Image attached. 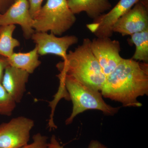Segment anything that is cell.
Instances as JSON below:
<instances>
[{"mask_svg": "<svg viewBox=\"0 0 148 148\" xmlns=\"http://www.w3.org/2000/svg\"><path fill=\"white\" fill-rule=\"evenodd\" d=\"M101 93L126 107H140L138 97L148 95V63L122 58L106 76Z\"/></svg>", "mask_w": 148, "mask_h": 148, "instance_id": "cell-1", "label": "cell"}, {"mask_svg": "<svg viewBox=\"0 0 148 148\" xmlns=\"http://www.w3.org/2000/svg\"><path fill=\"white\" fill-rule=\"evenodd\" d=\"M91 40L84 39L81 45L70 51L56 65L61 73L73 77L93 90L101 91L106 76L90 48Z\"/></svg>", "mask_w": 148, "mask_h": 148, "instance_id": "cell-2", "label": "cell"}, {"mask_svg": "<svg viewBox=\"0 0 148 148\" xmlns=\"http://www.w3.org/2000/svg\"><path fill=\"white\" fill-rule=\"evenodd\" d=\"M57 77L60 86L67 90L73 103V110L65 122L66 125L71 124L77 115L87 110H98L109 116L114 115L119 110L120 107L107 104L100 91L93 90L70 76L60 73Z\"/></svg>", "mask_w": 148, "mask_h": 148, "instance_id": "cell-3", "label": "cell"}, {"mask_svg": "<svg viewBox=\"0 0 148 148\" xmlns=\"http://www.w3.org/2000/svg\"><path fill=\"white\" fill-rule=\"evenodd\" d=\"M76 21L66 0H47L33 18V28L36 32H51L61 36Z\"/></svg>", "mask_w": 148, "mask_h": 148, "instance_id": "cell-4", "label": "cell"}, {"mask_svg": "<svg viewBox=\"0 0 148 148\" xmlns=\"http://www.w3.org/2000/svg\"><path fill=\"white\" fill-rule=\"evenodd\" d=\"M34 122L23 116L0 124V148H20L28 144Z\"/></svg>", "mask_w": 148, "mask_h": 148, "instance_id": "cell-5", "label": "cell"}, {"mask_svg": "<svg viewBox=\"0 0 148 148\" xmlns=\"http://www.w3.org/2000/svg\"><path fill=\"white\" fill-rule=\"evenodd\" d=\"M90 46L106 76L113 71L122 59L120 54V43L116 40L97 37L91 40Z\"/></svg>", "mask_w": 148, "mask_h": 148, "instance_id": "cell-6", "label": "cell"}, {"mask_svg": "<svg viewBox=\"0 0 148 148\" xmlns=\"http://www.w3.org/2000/svg\"><path fill=\"white\" fill-rule=\"evenodd\" d=\"M148 29V0H141L114 24L113 33L123 36Z\"/></svg>", "mask_w": 148, "mask_h": 148, "instance_id": "cell-7", "label": "cell"}, {"mask_svg": "<svg viewBox=\"0 0 148 148\" xmlns=\"http://www.w3.org/2000/svg\"><path fill=\"white\" fill-rule=\"evenodd\" d=\"M31 38L36 43L39 55L54 54L63 60L66 58L69 48L78 42V38L75 36L58 37L53 33L47 32H34Z\"/></svg>", "mask_w": 148, "mask_h": 148, "instance_id": "cell-8", "label": "cell"}, {"mask_svg": "<svg viewBox=\"0 0 148 148\" xmlns=\"http://www.w3.org/2000/svg\"><path fill=\"white\" fill-rule=\"evenodd\" d=\"M140 1L120 0L108 13L103 14L93 19L86 27L97 38H110L113 34V27L115 23Z\"/></svg>", "mask_w": 148, "mask_h": 148, "instance_id": "cell-9", "label": "cell"}, {"mask_svg": "<svg viewBox=\"0 0 148 148\" xmlns=\"http://www.w3.org/2000/svg\"><path fill=\"white\" fill-rule=\"evenodd\" d=\"M15 24L21 26L26 39L31 38L35 30L28 0H16L0 16V26Z\"/></svg>", "mask_w": 148, "mask_h": 148, "instance_id": "cell-10", "label": "cell"}, {"mask_svg": "<svg viewBox=\"0 0 148 148\" xmlns=\"http://www.w3.org/2000/svg\"><path fill=\"white\" fill-rule=\"evenodd\" d=\"M29 74L10 65L5 70L1 83L16 103H20L23 98Z\"/></svg>", "mask_w": 148, "mask_h": 148, "instance_id": "cell-11", "label": "cell"}, {"mask_svg": "<svg viewBox=\"0 0 148 148\" xmlns=\"http://www.w3.org/2000/svg\"><path fill=\"white\" fill-rule=\"evenodd\" d=\"M69 8L74 14L85 12L93 19L98 18L110 9L112 5L108 0H66Z\"/></svg>", "mask_w": 148, "mask_h": 148, "instance_id": "cell-12", "label": "cell"}, {"mask_svg": "<svg viewBox=\"0 0 148 148\" xmlns=\"http://www.w3.org/2000/svg\"><path fill=\"white\" fill-rule=\"evenodd\" d=\"M39 55L37 48L35 47L33 50L27 53L14 52L8 59L10 66L32 74L41 64Z\"/></svg>", "mask_w": 148, "mask_h": 148, "instance_id": "cell-13", "label": "cell"}, {"mask_svg": "<svg viewBox=\"0 0 148 148\" xmlns=\"http://www.w3.org/2000/svg\"><path fill=\"white\" fill-rule=\"evenodd\" d=\"M15 29V25L0 26V55L8 58L14 53V49L20 45V42L12 37Z\"/></svg>", "mask_w": 148, "mask_h": 148, "instance_id": "cell-14", "label": "cell"}, {"mask_svg": "<svg viewBox=\"0 0 148 148\" xmlns=\"http://www.w3.org/2000/svg\"><path fill=\"white\" fill-rule=\"evenodd\" d=\"M130 44L135 45V51L132 59L135 61L148 63V29L131 35Z\"/></svg>", "mask_w": 148, "mask_h": 148, "instance_id": "cell-15", "label": "cell"}, {"mask_svg": "<svg viewBox=\"0 0 148 148\" xmlns=\"http://www.w3.org/2000/svg\"><path fill=\"white\" fill-rule=\"evenodd\" d=\"M16 106V102L0 82V115L10 116Z\"/></svg>", "mask_w": 148, "mask_h": 148, "instance_id": "cell-16", "label": "cell"}, {"mask_svg": "<svg viewBox=\"0 0 148 148\" xmlns=\"http://www.w3.org/2000/svg\"><path fill=\"white\" fill-rule=\"evenodd\" d=\"M48 138L40 133H37L33 137V142L20 148H48Z\"/></svg>", "mask_w": 148, "mask_h": 148, "instance_id": "cell-17", "label": "cell"}, {"mask_svg": "<svg viewBox=\"0 0 148 148\" xmlns=\"http://www.w3.org/2000/svg\"><path fill=\"white\" fill-rule=\"evenodd\" d=\"M48 148H65L61 146L56 139L55 135H52L50 141L48 143ZM88 148H106L103 145L97 142L93 141L90 143Z\"/></svg>", "mask_w": 148, "mask_h": 148, "instance_id": "cell-18", "label": "cell"}, {"mask_svg": "<svg viewBox=\"0 0 148 148\" xmlns=\"http://www.w3.org/2000/svg\"><path fill=\"white\" fill-rule=\"evenodd\" d=\"M43 0H28L29 4V11L32 18L37 14L42 7Z\"/></svg>", "mask_w": 148, "mask_h": 148, "instance_id": "cell-19", "label": "cell"}, {"mask_svg": "<svg viewBox=\"0 0 148 148\" xmlns=\"http://www.w3.org/2000/svg\"><path fill=\"white\" fill-rule=\"evenodd\" d=\"M8 66V58L0 55V82H1L5 70Z\"/></svg>", "mask_w": 148, "mask_h": 148, "instance_id": "cell-20", "label": "cell"}, {"mask_svg": "<svg viewBox=\"0 0 148 148\" xmlns=\"http://www.w3.org/2000/svg\"><path fill=\"white\" fill-rule=\"evenodd\" d=\"M16 0H0V13L3 14Z\"/></svg>", "mask_w": 148, "mask_h": 148, "instance_id": "cell-21", "label": "cell"}, {"mask_svg": "<svg viewBox=\"0 0 148 148\" xmlns=\"http://www.w3.org/2000/svg\"><path fill=\"white\" fill-rule=\"evenodd\" d=\"M1 14L0 13V16H1Z\"/></svg>", "mask_w": 148, "mask_h": 148, "instance_id": "cell-22", "label": "cell"}]
</instances>
